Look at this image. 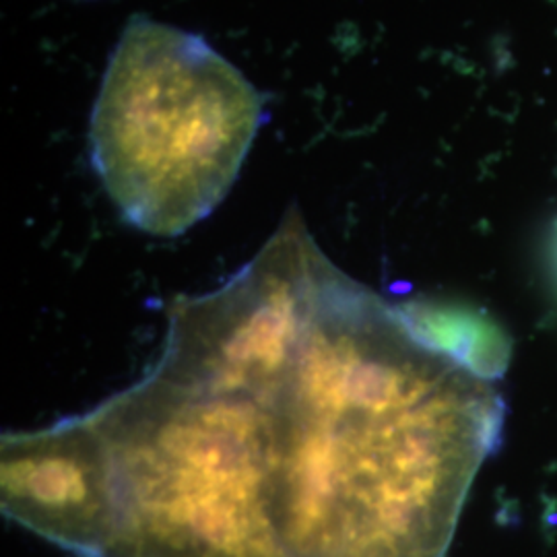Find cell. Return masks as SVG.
<instances>
[{"label": "cell", "instance_id": "cell-7", "mask_svg": "<svg viewBox=\"0 0 557 557\" xmlns=\"http://www.w3.org/2000/svg\"><path fill=\"white\" fill-rule=\"evenodd\" d=\"M549 250H552V264H554V271H556L557 278V221L556 225H554V234H552V246H549Z\"/></svg>", "mask_w": 557, "mask_h": 557}, {"label": "cell", "instance_id": "cell-3", "mask_svg": "<svg viewBox=\"0 0 557 557\" xmlns=\"http://www.w3.org/2000/svg\"><path fill=\"white\" fill-rule=\"evenodd\" d=\"M264 119L259 89L211 44L135 15L91 110V165L122 220L174 238L230 195Z\"/></svg>", "mask_w": 557, "mask_h": 557}, {"label": "cell", "instance_id": "cell-4", "mask_svg": "<svg viewBox=\"0 0 557 557\" xmlns=\"http://www.w3.org/2000/svg\"><path fill=\"white\" fill-rule=\"evenodd\" d=\"M331 267L298 205H292L238 273L213 292L172 306L151 370L271 405L292 376Z\"/></svg>", "mask_w": 557, "mask_h": 557}, {"label": "cell", "instance_id": "cell-1", "mask_svg": "<svg viewBox=\"0 0 557 557\" xmlns=\"http://www.w3.org/2000/svg\"><path fill=\"white\" fill-rule=\"evenodd\" d=\"M496 382L416 335L335 264L269 405L294 557H444L504 428Z\"/></svg>", "mask_w": 557, "mask_h": 557}, {"label": "cell", "instance_id": "cell-5", "mask_svg": "<svg viewBox=\"0 0 557 557\" xmlns=\"http://www.w3.org/2000/svg\"><path fill=\"white\" fill-rule=\"evenodd\" d=\"M2 512L77 557H106L116 522L114 479L94 416L2 436Z\"/></svg>", "mask_w": 557, "mask_h": 557}, {"label": "cell", "instance_id": "cell-6", "mask_svg": "<svg viewBox=\"0 0 557 557\" xmlns=\"http://www.w3.org/2000/svg\"><path fill=\"white\" fill-rule=\"evenodd\" d=\"M400 314L419 338L455 359L481 379L504 376L508 366V343L498 326L469 308L453 304L411 299L397 304Z\"/></svg>", "mask_w": 557, "mask_h": 557}, {"label": "cell", "instance_id": "cell-2", "mask_svg": "<svg viewBox=\"0 0 557 557\" xmlns=\"http://www.w3.org/2000/svg\"><path fill=\"white\" fill-rule=\"evenodd\" d=\"M89 413L114 479L106 557H294L278 527L269 405L149 368Z\"/></svg>", "mask_w": 557, "mask_h": 557}]
</instances>
